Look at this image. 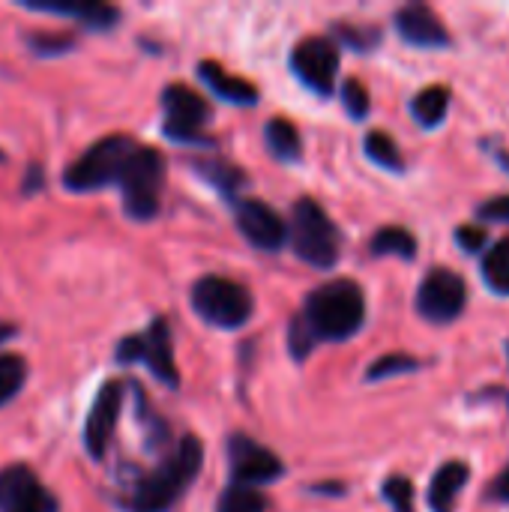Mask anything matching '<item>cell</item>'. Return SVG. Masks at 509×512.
I'll use <instances>...</instances> for the list:
<instances>
[{"instance_id":"1","label":"cell","mask_w":509,"mask_h":512,"mask_svg":"<svg viewBox=\"0 0 509 512\" xmlns=\"http://www.w3.org/2000/svg\"><path fill=\"white\" fill-rule=\"evenodd\" d=\"M204 462V447L195 435H186L174 453L153 468L150 474H144L135 489L126 498V510L129 512H165L174 507V501L189 489V483L198 477Z\"/></svg>"},{"instance_id":"2","label":"cell","mask_w":509,"mask_h":512,"mask_svg":"<svg viewBox=\"0 0 509 512\" xmlns=\"http://www.w3.org/2000/svg\"><path fill=\"white\" fill-rule=\"evenodd\" d=\"M312 339H330L342 342L351 339L363 321H366V297L357 282L351 279H336L321 288H315L306 297V309L300 315Z\"/></svg>"},{"instance_id":"3","label":"cell","mask_w":509,"mask_h":512,"mask_svg":"<svg viewBox=\"0 0 509 512\" xmlns=\"http://www.w3.org/2000/svg\"><path fill=\"white\" fill-rule=\"evenodd\" d=\"M291 246L312 267H333L339 261V231L315 198H300L291 210Z\"/></svg>"},{"instance_id":"4","label":"cell","mask_w":509,"mask_h":512,"mask_svg":"<svg viewBox=\"0 0 509 512\" xmlns=\"http://www.w3.org/2000/svg\"><path fill=\"white\" fill-rule=\"evenodd\" d=\"M135 150H138V141L126 138V135H108V138L96 141L81 159H75L66 168L63 183L75 192H90V189L117 183Z\"/></svg>"},{"instance_id":"5","label":"cell","mask_w":509,"mask_h":512,"mask_svg":"<svg viewBox=\"0 0 509 512\" xmlns=\"http://www.w3.org/2000/svg\"><path fill=\"white\" fill-rule=\"evenodd\" d=\"M192 306L195 312L222 330L243 327L252 318V294L246 285L225 279V276H204L192 288Z\"/></svg>"},{"instance_id":"6","label":"cell","mask_w":509,"mask_h":512,"mask_svg":"<svg viewBox=\"0 0 509 512\" xmlns=\"http://www.w3.org/2000/svg\"><path fill=\"white\" fill-rule=\"evenodd\" d=\"M162 180H165V159L159 150L153 147H141L132 153V159L126 162L123 174H120V186H123V207L132 219H153L159 210V192H162Z\"/></svg>"},{"instance_id":"7","label":"cell","mask_w":509,"mask_h":512,"mask_svg":"<svg viewBox=\"0 0 509 512\" xmlns=\"http://www.w3.org/2000/svg\"><path fill=\"white\" fill-rule=\"evenodd\" d=\"M117 360L120 363H144L162 384L177 387L180 384V372L174 366V345H171V333L165 327L162 318H156L144 333L129 336L117 345Z\"/></svg>"},{"instance_id":"8","label":"cell","mask_w":509,"mask_h":512,"mask_svg":"<svg viewBox=\"0 0 509 512\" xmlns=\"http://www.w3.org/2000/svg\"><path fill=\"white\" fill-rule=\"evenodd\" d=\"M468 303V288L465 279L453 270H429V276L420 282L417 291V312L432 321V324H447L456 321L465 312Z\"/></svg>"},{"instance_id":"9","label":"cell","mask_w":509,"mask_h":512,"mask_svg":"<svg viewBox=\"0 0 509 512\" xmlns=\"http://www.w3.org/2000/svg\"><path fill=\"white\" fill-rule=\"evenodd\" d=\"M165 108V135L174 141L195 144L204 138V126L210 120V105L186 84H171L162 93Z\"/></svg>"},{"instance_id":"10","label":"cell","mask_w":509,"mask_h":512,"mask_svg":"<svg viewBox=\"0 0 509 512\" xmlns=\"http://www.w3.org/2000/svg\"><path fill=\"white\" fill-rule=\"evenodd\" d=\"M291 66L297 72V78L321 93V96H330L333 87H336V72H339V48L330 42V39H303L297 48H294V57H291Z\"/></svg>"},{"instance_id":"11","label":"cell","mask_w":509,"mask_h":512,"mask_svg":"<svg viewBox=\"0 0 509 512\" xmlns=\"http://www.w3.org/2000/svg\"><path fill=\"white\" fill-rule=\"evenodd\" d=\"M0 512H54V498L24 465L0 471Z\"/></svg>"},{"instance_id":"12","label":"cell","mask_w":509,"mask_h":512,"mask_svg":"<svg viewBox=\"0 0 509 512\" xmlns=\"http://www.w3.org/2000/svg\"><path fill=\"white\" fill-rule=\"evenodd\" d=\"M228 462H231V477L240 486H255V483H273L282 474V462L261 444H255L246 435H234L228 444Z\"/></svg>"},{"instance_id":"13","label":"cell","mask_w":509,"mask_h":512,"mask_svg":"<svg viewBox=\"0 0 509 512\" xmlns=\"http://www.w3.org/2000/svg\"><path fill=\"white\" fill-rule=\"evenodd\" d=\"M120 408H123V387H120V381H108L99 390V396L93 399V408H90L87 426H84V444L93 459L105 456V450L114 438V429H117Z\"/></svg>"},{"instance_id":"14","label":"cell","mask_w":509,"mask_h":512,"mask_svg":"<svg viewBox=\"0 0 509 512\" xmlns=\"http://www.w3.org/2000/svg\"><path fill=\"white\" fill-rule=\"evenodd\" d=\"M237 228L255 249H267V252L285 246L288 240V228L279 219V213L255 198L237 204Z\"/></svg>"},{"instance_id":"15","label":"cell","mask_w":509,"mask_h":512,"mask_svg":"<svg viewBox=\"0 0 509 512\" xmlns=\"http://www.w3.org/2000/svg\"><path fill=\"white\" fill-rule=\"evenodd\" d=\"M396 30L405 42L417 48H444L450 45V33L441 18L426 3H408L396 12Z\"/></svg>"},{"instance_id":"16","label":"cell","mask_w":509,"mask_h":512,"mask_svg":"<svg viewBox=\"0 0 509 512\" xmlns=\"http://www.w3.org/2000/svg\"><path fill=\"white\" fill-rule=\"evenodd\" d=\"M468 465L465 462H447L438 468V474L432 477V486H429V507L432 512H453L456 510V501L468 483Z\"/></svg>"},{"instance_id":"17","label":"cell","mask_w":509,"mask_h":512,"mask_svg":"<svg viewBox=\"0 0 509 512\" xmlns=\"http://www.w3.org/2000/svg\"><path fill=\"white\" fill-rule=\"evenodd\" d=\"M198 72H201V78L207 81V87H210L216 96H222V99H228V102H240V105H255V102H258L255 84H249L246 78L231 75L225 66H219V63H213V60H204V63L198 66Z\"/></svg>"},{"instance_id":"18","label":"cell","mask_w":509,"mask_h":512,"mask_svg":"<svg viewBox=\"0 0 509 512\" xmlns=\"http://www.w3.org/2000/svg\"><path fill=\"white\" fill-rule=\"evenodd\" d=\"M27 9L36 12H54V15H69V18H81L90 27H111L117 21V9L108 3H93V0H75V3H63V0H48V3H24Z\"/></svg>"},{"instance_id":"19","label":"cell","mask_w":509,"mask_h":512,"mask_svg":"<svg viewBox=\"0 0 509 512\" xmlns=\"http://www.w3.org/2000/svg\"><path fill=\"white\" fill-rule=\"evenodd\" d=\"M447 108H450V90L447 87H426L411 102V111H414L417 123L426 126V129H435L447 117Z\"/></svg>"},{"instance_id":"20","label":"cell","mask_w":509,"mask_h":512,"mask_svg":"<svg viewBox=\"0 0 509 512\" xmlns=\"http://www.w3.org/2000/svg\"><path fill=\"white\" fill-rule=\"evenodd\" d=\"M267 144H270V150H273L279 159H285V162H297L300 153H303L300 132H297V126H294L291 120H285V117H276V120L267 123Z\"/></svg>"},{"instance_id":"21","label":"cell","mask_w":509,"mask_h":512,"mask_svg":"<svg viewBox=\"0 0 509 512\" xmlns=\"http://www.w3.org/2000/svg\"><path fill=\"white\" fill-rule=\"evenodd\" d=\"M372 252L375 255H399V258L411 261V258H417V240H414L411 231L390 225V228H381L372 237Z\"/></svg>"},{"instance_id":"22","label":"cell","mask_w":509,"mask_h":512,"mask_svg":"<svg viewBox=\"0 0 509 512\" xmlns=\"http://www.w3.org/2000/svg\"><path fill=\"white\" fill-rule=\"evenodd\" d=\"M195 168H198V174L207 180V183H213L222 195H234L243 183H246V174L237 168V165H231V162H219V159H210V162H195Z\"/></svg>"},{"instance_id":"23","label":"cell","mask_w":509,"mask_h":512,"mask_svg":"<svg viewBox=\"0 0 509 512\" xmlns=\"http://www.w3.org/2000/svg\"><path fill=\"white\" fill-rule=\"evenodd\" d=\"M483 279L495 294L509 297V237L495 243V249L483 261Z\"/></svg>"},{"instance_id":"24","label":"cell","mask_w":509,"mask_h":512,"mask_svg":"<svg viewBox=\"0 0 509 512\" xmlns=\"http://www.w3.org/2000/svg\"><path fill=\"white\" fill-rule=\"evenodd\" d=\"M267 507L270 501L261 492L240 483H231L219 498V512H267Z\"/></svg>"},{"instance_id":"25","label":"cell","mask_w":509,"mask_h":512,"mask_svg":"<svg viewBox=\"0 0 509 512\" xmlns=\"http://www.w3.org/2000/svg\"><path fill=\"white\" fill-rule=\"evenodd\" d=\"M366 156L387 171H405V159L387 132H369L366 135Z\"/></svg>"},{"instance_id":"26","label":"cell","mask_w":509,"mask_h":512,"mask_svg":"<svg viewBox=\"0 0 509 512\" xmlns=\"http://www.w3.org/2000/svg\"><path fill=\"white\" fill-rule=\"evenodd\" d=\"M27 378V366L18 354H0V405H6Z\"/></svg>"},{"instance_id":"27","label":"cell","mask_w":509,"mask_h":512,"mask_svg":"<svg viewBox=\"0 0 509 512\" xmlns=\"http://www.w3.org/2000/svg\"><path fill=\"white\" fill-rule=\"evenodd\" d=\"M420 369V360L408 357V354H387L381 360H375L366 372V381H384V378H393V375H405V372H417Z\"/></svg>"},{"instance_id":"28","label":"cell","mask_w":509,"mask_h":512,"mask_svg":"<svg viewBox=\"0 0 509 512\" xmlns=\"http://www.w3.org/2000/svg\"><path fill=\"white\" fill-rule=\"evenodd\" d=\"M384 498L396 512H414V486L408 477H390L384 483Z\"/></svg>"},{"instance_id":"29","label":"cell","mask_w":509,"mask_h":512,"mask_svg":"<svg viewBox=\"0 0 509 512\" xmlns=\"http://www.w3.org/2000/svg\"><path fill=\"white\" fill-rule=\"evenodd\" d=\"M336 33L345 45H351L354 51H372L381 39V33L375 27H351V24H336Z\"/></svg>"},{"instance_id":"30","label":"cell","mask_w":509,"mask_h":512,"mask_svg":"<svg viewBox=\"0 0 509 512\" xmlns=\"http://www.w3.org/2000/svg\"><path fill=\"white\" fill-rule=\"evenodd\" d=\"M342 102H345V108H348V114L354 120H363L369 114V93H366V87L357 78L342 84Z\"/></svg>"},{"instance_id":"31","label":"cell","mask_w":509,"mask_h":512,"mask_svg":"<svg viewBox=\"0 0 509 512\" xmlns=\"http://www.w3.org/2000/svg\"><path fill=\"white\" fill-rule=\"evenodd\" d=\"M477 216L486 219V222H509V195H501V198H492V201L480 204Z\"/></svg>"},{"instance_id":"32","label":"cell","mask_w":509,"mask_h":512,"mask_svg":"<svg viewBox=\"0 0 509 512\" xmlns=\"http://www.w3.org/2000/svg\"><path fill=\"white\" fill-rule=\"evenodd\" d=\"M456 240H459V246H462L465 252H477V249H483V246H486L489 234H486L483 228H474V225H462V228L456 231Z\"/></svg>"},{"instance_id":"33","label":"cell","mask_w":509,"mask_h":512,"mask_svg":"<svg viewBox=\"0 0 509 512\" xmlns=\"http://www.w3.org/2000/svg\"><path fill=\"white\" fill-rule=\"evenodd\" d=\"M30 45L39 54H57V51H69L72 39L69 36H30Z\"/></svg>"},{"instance_id":"34","label":"cell","mask_w":509,"mask_h":512,"mask_svg":"<svg viewBox=\"0 0 509 512\" xmlns=\"http://www.w3.org/2000/svg\"><path fill=\"white\" fill-rule=\"evenodd\" d=\"M489 498L498 501V504H509V465L507 471L495 480V486L489 489Z\"/></svg>"},{"instance_id":"35","label":"cell","mask_w":509,"mask_h":512,"mask_svg":"<svg viewBox=\"0 0 509 512\" xmlns=\"http://www.w3.org/2000/svg\"><path fill=\"white\" fill-rule=\"evenodd\" d=\"M12 333H15V327H12V324H3V321H0V339H9Z\"/></svg>"},{"instance_id":"36","label":"cell","mask_w":509,"mask_h":512,"mask_svg":"<svg viewBox=\"0 0 509 512\" xmlns=\"http://www.w3.org/2000/svg\"><path fill=\"white\" fill-rule=\"evenodd\" d=\"M498 162H501V165L509 171V153H498Z\"/></svg>"},{"instance_id":"37","label":"cell","mask_w":509,"mask_h":512,"mask_svg":"<svg viewBox=\"0 0 509 512\" xmlns=\"http://www.w3.org/2000/svg\"><path fill=\"white\" fill-rule=\"evenodd\" d=\"M507 354H509V345H507Z\"/></svg>"},{"instance_id":"38","label":"cell","mask_w":509,"mask_h":512,"mask_svg":"<svg viewBox=\"0 0 509 512\" xmlns=\"http://www.w3.org/2000/svg\"><path fill=\"white\" fill-rule=\"evenodd\" d=\"M507 399H509V396H507Z\"/></svg>"}]
</instances>
